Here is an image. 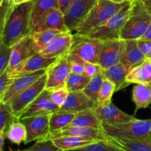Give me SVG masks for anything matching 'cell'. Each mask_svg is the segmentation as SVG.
<instances>
[{
    "label": "cell",
    "mask_w": 151,
    "mask_h": 151,
    "mask_svg": "<svg viewBox=\"0 0 151 151\" xmlns=\"http://www.w3.org/2000/svg\"><path fill=\"white\" fill-rule=\"evenodd\" d=\"M34 1L12 7L1 40L4 45L12 47L18 41L30 35L31 13Z\"/></svg>",
    "instance_id": "6da1fadb"
},
{
    "label": "cell",
    "mask_w": 151,
    "mask_h": 151,
    "mask_svg": "<svg viewBox=\"0 0 151 151\" xmlns=\"http://www.w3.org/2000/svg\"><path fill=\"white\" fill-rule=\"evenodd\" d=\"M126 2L119 4L110 0H97L91 11L75 28V35L84 36L90 31L103 25L115 13H117Z\"/></svg>",
    "instance_id": "7a4b0ae2"
},
{
    "label": "cell",
    "mask_w": 151,
    "mask_h": 151,
    "mask_svg": "<svg viewBox=\"0 0 151 151\" xmlns=\"http://www.w3.org/2000/svg\"><path fill=\"white\" fill-rule=\"evenodd\" d=\"M101 129L106 136L127 139L151 138V119L135 118L128 122L116 124H102Z\"/></svg>",
    "instance_id": "3957f363"
},
{
    "label": "cell",
    "mask_w": 151,
    "mask_h": 151,
    "mask_svg": "<svg viewBox=\"0 0 151 151\" xmlns=\"http://www.w3.org/2000/svg\"><path fill=\"white\" fill-rule=\"evenodd\" d=\"M150 23L151 15L146 11L139 0H133L131 15L120 31V39H140Z\"/></svg>",
    "instance_id": "277c9868"
},
{
    "label": "cell",
    "mask_w": 151,
    "mask_h": 151,
    "mask_svg": "<svg viewBox=\"0 0 151 151\" xmlns=\"http://www.w3.org/2000/svg\"><path fill=\"white\" fill-rule=\"evenodd\" d=\"M131 1H128L106 23L86 34L83 37L101 41L120 39V31L129 18L131 12Z\"/></svg>",
    "instance_id": "5b68a950"
},
{
    "label": "cell",
    "mask_w": 151,
    "mask_h": 151,
    "mask_svg": "<svg viewBox=\"0 0 151 151\" xmlns=\"http://www.w3.org/2000/svg\"><path fill=\"white\" fill-rule=\"evenodd\" d=\"M46 81L47 75L45 73L32 85L19 93L9 102L13 115L17 119L20 120L24 110L45 90Z\"/></svg>",
    "instance_id": "8992f818"
},
{
    "label": "cell",
    "mask_w": 151,
    "mask_h": 151,
    "mask_svg": "<svg viewBox=\"0 0 151 151\" xmlns=\"http://www.w3.org/2000/svg\"><path fill=\"white\" fill-rule=\"evenodd\" d=\"M74 38L75 41L69 53L87 62L98 64L103 41L75 35H74Z\"/></svg>",
    "instance_id": "52a82bcc"
},
{
    "label": "cell",
    "mask_w": 151,
    "mask_h": 151,
    "mask_svg": "<svg viewBox=\"0 0 151 151\" xmlns=\"http://www.w3.org/2000/svg\"><path fill=\"white\" fill-rule=\"evenodd\" d=\"M71 73L70 65L66 56L60 57L47 70L46 90L49 91L65 87L68 76Z\"/></svg>",
    "instance_id": "ba28073f"
},
{
    "label": "cell",
    "mask_w": 151,
    "mask_h": 151,
    "mask_svg": "<svg viewBox=\"0 0 151 151\" xmlns=\"http://www.w3.org/2000/svg\"><path fill=\"white\" fill-rule=\"evenodd\" d=\"M50 115L29 116L20 118L27 130V139L24 144H29L33 141H41L47 139L50 133Z\"/></svg>",
    "instance_id": "9c48e42d"
},
{
    "label": "cell",
    "mask_w": 151,
    "mask_h": 151,
    "mask_svg": "<svg viewBox=\"0 0 151 151\" xmlns=\"http://www.w3.org/2000/svg\"><path fill=\"white\" fill-rule=\"evenodd\" d=\"M125 40L114 39L103 41L98 65L103 70L120 63L125 47Z\"/></svg>",
    "instance_id": "30bf717a"
},
{
    "label": "cell",
    "mask_w": 151,
    "mask_h": 151,
    "mask_svg": "<svg viewBox=\"0 0 151 151\" xmlns=\"http://www.w3.org/2000/svg\"><path fill=\"white\" fill-rule=\"evenodd\" d=\"M97 0H73L63 15L64 22L69 31L75 30L78 24L91 11Z\"/></svg>",
    "instance_id": "8fae6325"
},
{
    "label": "cell",
    "mask_w": 151,
    "mask_h": 151,
    "mask_svg": "<svg viewBox=\"0 0 151 151\" xmlns=\"http://www.w3.org/2000/svg\"><path fill=\"white\" fill-rule=\"evenodd\" d=\"M74 41V35L71 31L61 33L38 53L43 57L47 59L63 57L69 53Z\"/></svg>",
    "instance_id": "7c38bea8"
},
{
    "label": "cell",
    "mask_w": 151,
    "mask_h": 151,
    "mask_svg": "<svg viewBox=\"0 0 151 151\" xmlns=\"http://www.w3.org/2000/svg\"><path fill=\"white\" fill-rule=\"evenodd\" d=\"M94 110L102 124H116L128 122L135 118L134 115H129L119 109L112 102L97 105Z\"/></svg>",
    "instance_id": "4fadbf2b"
},
{
    "label": "cell",
    "mask_w": 151,
    "mask_h": 151,
    "mask_svg": "<svg viewBox=\"0 0 151 151\" xmlns=\"http://www.w3.org/2000/svg\"><path fill=\"white\" fill-rule=\"evenodd\" d=\"M60 110V108L53 103L50 99V91L45 89L24 110L20 118L29 116L51 115L52 113Z\"/></svg>",
    "instance_id": "5bb4252c"
},
{
    "label": "cell",
    "mask_w": 151,
    "mask_h": 151,
    "mask_svg": "<svg viewBox=\"0 0 151 151\" xmlns=\"http://www.w3.org/2000/svg\"><path fill=\"white\" fill-rule=\"evenodd\" d=\"M59 58L47 59V58L43 57L39 53H36L15 68L7 71L12 77L15 78L19 76L32 73H35L41 70H47Z\"/></svg>",
    "instance_id": "9a60e30c"
},
{
    "label": "cell",
    "mask_w": 151,
    "mask_h": 151,
    "mask_svg": "<svg viewBox=\"0 0 151 151\" xmlns=\"http://www.w3.org/2000/svg\"><path fill=\"white\" fill-rule=\"evenodd\" d=\"M38 53L31 36L22 38L11 47L10 63L7 70L13 69L31 56Z\"/></svg>",
    "instance_id": "2e32d148"
},
{
    "label": "cell",
    "mask_w": 151,
    "mask_h": 151,
    "mask_svg": "<svg viewBox=\"0 0 151 151\" xmlns=\"http://www.w3.org/2000/svg\"><path fill=\"white\" fill-rule=\"evenodd\" d=\"M62 136H77L94 140H106V136L102 129L93 127H79V126L69 125L58 131L50 133L47 139H53Z\"/></svg>",
    "instance_id": "e0dca14e"
},
{
    "label": "cell",
    "mask_w": 151,
    "mask_h": 151,
    "mask_svg": "<svg viewBox=\"0 0 151 151\" xmlns=\"http://www.w3.org/2000/svg\"><path fill=\"white\" fill-rule=\"evenodd\" d=\"M46 72L47 70H41L32 73L15 77L3 98V102L4 103L9 104V102L13 98L32 85L35 81L41 78L46 73Z\"/></svg>",
    "instance_id": "ac0fdd59"
},
{
    "label": "cell",
    "mask_w": 151,
    "mask_h": 151,
    "mask_svg": "<svg viewBox=\"0 0 151 151\" xmlns=\"http://www.w3.org/2000/svg\"><path fill=\"white\" fill-rule=\"evenodd\" d=\"M47 30H55L63 33L69 31L64 22L63 14L59 9H53L44 15L36 25L32 27L30 34Z\"/></svg>",
    "instance_id": "d6986e66"
},
{
    "label": "cell",
    "mask_w": 151,
    "mask_h": 151,
    "mask_svg": "<svg viewBox=\"0 0 151 151\" xmlns=\"http://www.w3.org/2000/svg\"><path fill=\"white\" fill-rule=\"evenodd\" d=\"M125 47L120 63L129 72L133 68L141 65L146 57L139 47L137 40H125Z\"/></svg>",
    "instance_id": "ffe728a7"
},
{
    "label": "cell",
    "mask_w": 151,
    "mask_h": 151,
    "mask_svg": "<svg viewBox=\"0 0 151 151\" xmlns=\"http://www.w3.org/2000/svg\"><path fill=\"white\" fill-rule=\"evenodd\" d=\"M96 106L97 104L83 91L69 92L66 102L60 107V110L76 113L86 110L94 109Z\"/></svg>",
    "instance_id": "44dd1931"
},
{
    "label": "cell",
    "mask_w": 151,
    "mask_h": 151,
    "mask_svg": "<svg viewBox=\"0 0 151 151\" xmlns=\"http://www.w3.org/2000/svg\"><path fill=\"white\" fill-rule=\"evenodd\" d=\"M106 139L123 151H151V138L146 139H127L106 136Z\"/></svg>",
    "instance_id": "7402d4cb"
},
{
    "label": "cell",
    "mask_w": 151,
    "mask_h": 151,
    "mask_svg": "<svg viewBox=\"0 0 151 151\" xmlns=\"http://www.w3.org/2000/svg\"><path fill=\"white\" fill-rule=\"evenodd\" d=\"M127 82L131 84H151V61L146 59L139 66L133 68L128 72Z\"/></svg>",
    "instance_id": "603a6c76"
},
{
    "label": "cell",
    "mask_w": 151,
    "mask_h": 151,
    "mask_svg": "<svg viewBox=\"0 0 151 151\" xmlns=\"http://www.w3.org/2000/svg\"><path fill=\"white\" fill-rule=\"evenodd\" d=\"M102 72L105 78L114 84L116 91H119L130 85L126 81L128 71L121 63H118L107 69L103 70Z\"/></svg>",
    "instance_id": "cb8c5ba5"
},
{
    "label": "cell",
    "mask_w": 151,
    "mask_h": 151,
    "mask_svg": "<svg viewBox=\"0 0 151 151\" xmlns=\"http://www.w3.org/2000/svg\"><path fill=\"white\" fill-rule=\"evenodd\" d=\"M132 100L135 104V113L147 108L151 104V84H135L132 90Z\"/></svg>",
    "instance_id": "d4e9b609"
},
{
    "label": "cell",
    "mask_w": 151,
    "mask_h": 151,
    "mask_svg": "<svg viewBox=\"0 0 151 151\" xmlns=\"http://www.w3.org/2000/svg\"><path fill=\"white\" fill-rule=\"evenodd\" d=\"M53 9H58V0H35L31 13V29L44 15Z\"/></svg>",
    "instance_id": "484cf974"
},
{
    "label": "cell",
    "mask_w": 151,
    "mask_h": 151,
    "mask_svg": "<svg viewBox=\"0 0 151 151\" xmlns=\"http://www.w3.org/2000/svg\"><path fill=\"white\" fill-rule=\"evenodd\" d=\"M69 125L100 129L102 123L97 118L94 109H88L76 113L73 121Z\"/></svg>",
    "instance_id": "4316f807"
},
{
    "label": "cell",
    "mask_w": 151,
    "mask_h": 151,
    "mask_svg": "<svg viewBox=\"0 0 151 151\" xmlns=\"http://www.w3.org/2000/svg\"><path fill=\"white\" fill-rule=\"evenodd\" d=\"M52 140L58 147L63 151L77 149L99 141L77 137V136H62V137L55 138Z\"/></svg>",
    "instance_id": "83f0119b"
},
{
    "label": "cell",
    "mask_w": 151,
    "mask_h": 151,
    "mask_svg": "<svg viewBox=\"0 0 151 151\" xmlns=\"http://www.w3.org/2000/svg\"><path fill=\"white\" fill-rule=\"evenodd\" d=\"M75 116V113L58 110L53 113L50 116V133L58 131L67 127L72 123Z\"/></svg>",
    "instance_id": "f1b7e54d"
},
{
    "label": "cell",
    "mask_w": 151,
    "mask_h": 151,
    "mask_svg": "<svg viewBox=\"0 0 151 151\" xmlns=\"http://www.w3.org/2000/svg\"><path fill=\"white\" fill-rule=\"evenodd\" d=\"M63 32L55 30H47L35 32L30 34L33 41L34 46L37 53L41 52L45 48L56 36Z\"/></svg>",
    "instance_id": "f546056e"
},
{
    "label": "cell",
    "mask_w": 151,
    "mask_h": 151,
    "mask_svg": "<svg viewBox=\"0 0 151 151\" xmlns=\"http://www.w3.org/2000/svg\"><path fill=\"white\" fill-rule=\"evenodd\" d=\"M5 138L15 144L24 143L27 139V130L24 124L20 120L15 121L5 132Z\"/></svg>",
    "instance_id": "4dcf8cb0"
},
{
    "label": "cell",
    "mask_w": 151,
    "mask_h": 151,
    "mask_svg": "<svg viewBox=\"0 0 151 151\" xmlns=\"http://www.w3.org/2000/svg\"><path fill=\"white\" fill-rule=\"evenodd\" d=\"M104 78V75H103V72L101 71V72L99 73L96 76L91 77L88 84H87L86 88L83 90V92L90 99L94 101L97 104V105L99 98V94H100V89H101L102 84H103Z\"/></svg>",
    "instance_id": "1f68e13d"
},
{
    "label": "cell",
    "mask_w": 151,
    "mask_h": 151,
    "mask_svg": "<svg viewBox=\"0 0 151 151\" xmlns=\"http://www.w3.org/2000/svg\"><path fill=\"white\" fill-rule=\"evenodd\" d=\"M91 77L84 74H75L71 73L66 81V86L69 92L83 91L89 82Z\"/></svg>",
    "instance_id": "d6a6232c"
},
{
    "label": "cell",
    "mask_w": 151,
    "mask_h": 151,
    "mask_svg": "<svg viewBox=\"0 0 151 151\" xmlns=\"http://www.w3.org/2000/svg\"><path fill=\"white\" fill-rule=\"evenodd\" d=\"M19 120L13 115L10 105L0 101V132L5 133L15 121Z\"/></svg>",
    "instance_id": "836d02e7"
},
{
    "label": "cell",
    "mask_w": 151,
    "mask_h": 151,
    "mask_svg": "<svg viewBox=\"0 0 151 151\" xmlns=\"http://www.w3.org/2000/svg\"><path fill=\"white\" fill-rule=\"evenodd\" d=\"M66 151H123L111 143L107 139L106 140H99L90 144Z\"/></svg>",
    "instance_id": "e575fe53"
},
{
    "label": "cell",
    "mask_w": 151,
    "mask_h": 151,
    "mask_svg": "<svg viewBox=\"0 0 151 151\" xmlns=\"http://www.w3.org/2000/svg\"><path fill=\"white\" fill-rule=\"evenodd\" d=\"M115 92H116V87H115L114 84L105 78L103 80V84H102L101 89H100V94H99L97 105L111 102V98Z\"/></svg>",
    "instance_id": "d590c367"
},
{
    "label": "cell",
    "mask_w": 151,
    "mask_h": 151,
    "mask_svg": "<svg viewBox=\"0 0 151 151\" xmlns=\"http://www.w3.org/2000/svg\"><path fill=\"white\" fill-rule=\"evenodd\" d=\"M13 7L10 0H0V41L2 40L7 20Z\"/></svg>",
    "instance_id": "8d00e7d4"
},
{
    "label": "cell",
    "mask_w": 151,
    "mask_h": 151,
    "mask_svg": "<svg viewBox=\"0 0 151 151\" xmlns=\"http://www.w3.org/2000/svg\"><path fill=\"white\" fill-rule=\"evenodd\" d=\"M10 151H63L58 147L52 139H44L37 141L36 143L30 147L25 150H14L10 149Z\"/></svg>",
    "instance_id": "74e56055"
},
{
    "label": "cell",
    "mask_w": 151,
    "mask_h": 151,
    "mask_svg": "<svg viewBox=\"0 0 151 151\" xmlns=\"http://www.w3.org/2000/svg\"><path fill=\"white\" fill-rule=\"evenodd\" d=\"M11 47L4 45L0 41V76L7 70L10 63Z\"/></svg>",
    "instance_id": "f35d334b"
},
{
    "label": "cell",
    "mask_w": 151,
    "mask_h": 151,
    "mask_svg": "<svg viewBox=\"0 0 151 151\" xmlns=\"http://www.w3.org/2000/svg\"><path fill=\"white\" fill-rule=\"evenodd\" d=\"M69 90L66 87H62V88L57 89V90L50 91V99L52 101L53 103L55 104L59 107H61L62 105L64 104L69 96Z\"/></svg>",
    "instance_id": "ab89813d"
},
{
    "label": "cell",
    "mask_w": 151,
    "mask_h": 151,
    "mask_svg": "<svg viewBox=\"0 0 151 151\" xmlns=\"http://www.w3.org/2000/svg\"><path fill=\"white\" fill-rule=\"evenodd\" d=\"M13 79L14 78L9 74L7 70L0 76V101H3V98Z\"/></svg>",
    "instance_id": "60d3db41"
},
{
    "label": "cell",
    "mask_w": 151,
    "mask_h": 151,
    "mask_svg": "<svg viewBox=\"0 0 151 151\" xmlns=\"http://www.w3.org/2000/svg\"><path fill=\"white\" fill-rule=\"evenodd\" d=\"M103 70L98 64H93L90 62H84V75L89 77H93Z\"/></svg>",
    "instance_id": "b9f144b4"
},
{
    "label": "cell",
    "mask_w": 151,
    "mask_h": 151,
    "mask_svg": "<svg viewBox=\"0 0 151 151\" xmlns=\"http://www.w3.org/2000/svg\"><path fill=\"white\" fill-rule=\"evenodd\" d=\"M137 44L146 59H150L151 57V41L139 39L137 40Z\"/></svg>",
    "instance_id": "7bdbcfd3"
},
{
    "label": "cell",
    "mask_w": 151,
    "mask_h": 151,
    "mask_svg": "<svg viewBox=\"0 0 151 151\" xmlns=\"http://www.w3.org/2000/svg\"><path fill=\"white\" fill-rule=\"evenodd\" d=\"M73 0H58V9L63 15L67 11L68 8L70 6Z\"/></svg>",
    "instance_id": "ee69618b"
},
{
    "label": "cell",
    "mask_w": 151,
    "mask_h": 151,
    "mask_svg": "<svg viewBox=\"0 0 151 151\" xmlns=\"http://www.w3.org/2000/svg\"><path fill=\"white\" fill-rule=\"evenodd\" d=\"M146 11L151 15V0H139Z\"/></svg>",
    "instance_id": "f6af8a7d"
},
{
    "label": "cell",
    "mask_w": 151,
    "mask_h": 151,
    "mask_svg": "<svg viewBox=\"0 0 151 151\" xmlns=\"http://www.w3.org/2000/svg\"><path fill=\"white\" fill-rule=\"evenodd\" d=\"M140 39H144V40H148V41H151V23L149 25L148 28H147V31L145 33V35L142 37Z\"/></svg>",
    "instance_id": "bcb514c9"
},
{
    "label": "cell",
    "mask_w": 151,
    "mask_h": 151,
    "mask_svg": "<svg viewBox=\"0 0 151 151\" xmlns=\"http://www.w3.org/2000/svg\"><path fill=\"white\" fill-rule=\"evenodd\" d=\"M4 139H5V133L0 132V151H4L3 150V146H4Z\"/></svg>",
    "instance_id": "7dc6e473"
},
{
    "label": "cell",
    "mask_w": 151,
    "mask_h": 151,
    "mask_svg": "<svg viewBox=\"0 0 151 151\" xmlns=\"http://www.w3.org/2000/svg\"><path fill=\"white\" fill-rule=\"evenodd\" d=\"M10 1H11V3L13 4V5L15 6V5H18V4H23V3H26V2H29V1H34V0H10Z\"/></svg>",
    "instance_id": "c3c4849f"
},
{
    "label": "cell",
    "mask_w": 151,
    "mask_h": 151,
    "mask_svg": "<svg viewBox=\"0 0 151 151\" xmlns=\"http://www.w3.org/2000/svg\"><path fill=\"white\" fill-rule=\"evenodd\" d=\"M110 1H113L114 3H119V4H121V3H124L125 1H133V0H110Z\"/></svg>",
    "instance_id": "681fc988"
},
{
    "label": "cell",
    "mask_w": 151,
    "mask_h": 151,
    "mask_svg": "<svg viewBox=\"0 0 151 151\" xmlns=\"http://www.w3.org/2000/svg\"><path fill=\"white\" fill-rule=\"evenodd\" d=\"M150 59V60L151 61V57H150V59Z\"/></svg>",
    "instance_id": "f907efd6"
}]
</instances>
